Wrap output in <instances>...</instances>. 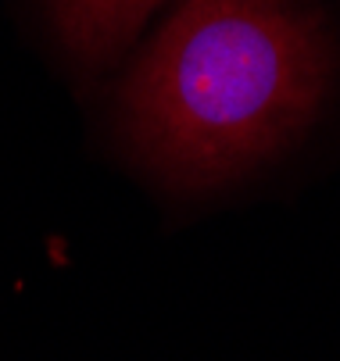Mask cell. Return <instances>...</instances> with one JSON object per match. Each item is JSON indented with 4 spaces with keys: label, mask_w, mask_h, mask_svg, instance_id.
<instances>
[{
    "label": "cell",
    "mask_w": 340,
    "mask_h": 361,
    "mask_svg": "<svg viewBox=\"0 0 340 361\" xmlns=\"http://www.w3.org/2000/svg\"><path fill=\"white\" fill-rule=\"evenodd\" d=\"M333 79L308 0H179L119 90L136 161L176 190L244 176L294 140Z\"/></svg>",
    "instance_id": "1"
},
{
    "label": "cell",
    "mask_w": 340,
    "mask_h": 361,
    "mask_svg": "<svg viewBox=\"0 0 340 361\" xmlns=\"http://www.w3.org/2000/svg\"><path fill=\"white\" fill-rule=\"evenodd\" d=\"M54 29L72 58L101 65L126 50L162 0H47Z\"/></svg>",
    "instance_id": "2"
}]
</instances>
